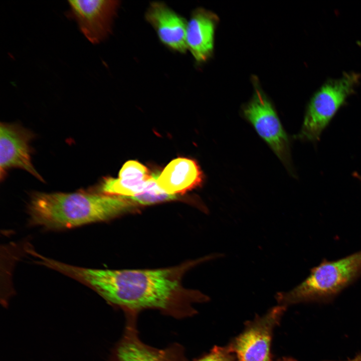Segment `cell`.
Segmentation results:
<instances>
[{
  "mask_svg": "<svg viewBox=\"0 0 361 361\" xmlns=\"http://www.w3.org/2000/svg\"><path fill=\"white\" fill-rule=\"evenodd\" d=\"M217 257L212 254L181 265L154 269L110 270L65 264L63 273L87 285L108 303L136 315L145 309H157L176 318L192 316L194 303L207 301L200 291L185 288L182 280L189 269Z\"/></svg>",
  "mask_w": 361,
  "mask_h": 361,
  "instance_id": "obj_1",
  "label": "cell"
},
{
  "mask_svg": "<svg viewBox=\"0 0 361 361\" xmlns=\"http://www.w3.org/2000/svg\"><path fill=\"white\" fill-rule=\"evenodd\" d=\"M137 206L129 199L103 194L37 193L32 197L28 212L31 224L62 230L109 221Z\"/></svg>",
  "mask_w": 361,
  "mask_h": 361,
  "instance_id": "obj_2",
  "label": "cell"
},
{
  "mask_svg": "<svg viewBox=\"0 0 361 361\" xmlns=\"http://www.w3.org/2000/svg\"><path fill=\"white\" fill-rule=\"evenodd\" d=\"M360 276L361 250L336 260L324 258L301 283L277 293L276 298L286 307L299 303H328Z\"/></svg>",
  "mask_w": 361,
  "mask_h": 361,
  "instance_id": "obj_3",
  "label": "cell"
},
{
  "mask_svg": "<svg viewBox=\"0 0 361 361\" xmlns=\"http://www.w3.org/2000/svg\"><path fill=\"white\" fill-rule=\"evenodd\" d=\"M360 76L356 72H345L330 80L315 92L307 105L299 133L295 136L301 140L316 142L347 98L355 91Z\"/></svg>",
  "mask_w": 361,
  "mask_h": 361,
  "instance_id": "obj_4",
  "label": "cell"
},
{
  "mask_svg": "<svg viewBox=\"0 0 361 361\" xmlns=\"http://www.w3.org/2000/svg\"><path fill=\"white\" fill-rule=\"evenodd\" d=\"M253 97L243 108L245 118L285 166L291 170L290 144L272 103L256 82Z\"/></svg>",
  "mask_w": 361,
  "mask_h": 361,
  "instance_id": "obj_5",
  "label": "cell"
},
{
  "mask_svg": "<svg viewBox=\"0 0 361 361\" xmlns=\"http://www.w3.org/2000/svg\"><path fill=\"white\" fill-rule=\"evenodd\" d=\"M286 309L278 305L248 322L244 331L228 346L237 361H271L273 330Z\"/></svg>",
  "mask_w": 361,
  "mask_h": 361,
  "instance_id": "obj_6",
  "label": "cell"
},
{
  "mask_svg": "<svg viewBox=\"0 0 361 361\" xmlns=\"http://www.w3.org/2000/svg\"><path fill=\"white\" fill-rule=\"evenodd\" d=\"M119 3L115 0L69 1L68 16L76 21L90 42L97 44L111 33Z\"/></svg>",
  "mask_w": 361,
  "mask_h": 361,
  "instance_id": "obj_7",
  "label": "cell"
},
{
  "mask_svg": "<svg viewBox=\"0 0 361 361\" xmlns=\"http://www.w3.org/2000/svg\"><path fill=\"white\" fill-rule=\"evenodd\" d=\"M127 316L124 334L114 348L110 361H185L179 345L157 349L142 342L136 327V316Z\"/></svg>",
  "mask_w": 361,
  "mask_h": 361,
  "instance_id": "obj_8",
  "label": "cell"
},
{
  "mask_svg": "<svg viewBox=\"0 0 361 361\" xmlns=\"http://www.w3.org/2000/svg\"><path fill=\"white\" fill-rule=\"evenodd\" d=\"M32 133L19 125L1 123L0 125V172L4 178L12 167L22 168L43 181L32 163L29 142Z\"/></svg>",
  "mask_w": 361,
  "mask_h": 361,
  "instance_id": "obj_9",
  "label": "cell"
},
{
  "mask_svg": "<svg viewBox=\"0 0 361 361\" xmlns=\"http://www.w3.org/2000/svg\"><path fill=\"white\" fill-rule=\"evenodd\" d=\"M145 16L162 44L177 52L184 53L187 51V22L183 17L159 2L151 3Z\"/></svg>",
  "mask_w": 361,
  "mask_h": 361,
  "instance_id": "obj_10",
  "label": "cell"
},
{
  "mask_svg": "<svg viewBox=\"0 0 361 361\" xmlns=\"http://www.w3.org/2000/svg\"><path fill=\"white\" fill-rule=\"evenodd\" d=\"M219 20L213 12L198 8L193 11L187 22V49L198 63L206 62L213 54L215 32Z\"/></svg>",
  "mask_w": 361,
  "mask_h": 361,
  "instance_id": "obj_11",
  "label": "cell"
},
{
  "mask_svg": "<svg viewBox=\"0 0 361 361\" xmlns=\"http://www.w3.org/2000/svg\"><path fill=\"white\" fill-rule=\"evenodd\" d=\"M203 178V172L196 161L178 157L167 165L158 175L157 183L166 193L176 196L200 187Z\"/></svg>",
  "mask_w": 361,
  "mask_h": 361,
  "instance_id": "obj_12",
  "label": "cell"
},
{
  "mask_svg": "<svg viewBox=\"0 0 361 361\" xmlns=\"http://www.w3.org/2000/svg\"><path fill=\"white\" fill-rule=\"evenodd\" d=\"M153 174L139 162L129 160L122 167L118 178H104L101 191L105 195L129 199L142 192Z\"/></svg>",
  "mask_w": 361,
  "mask_h": 361,
  "instance_id": "obj_13",
  "label": "cell"
},
{
  "mask_svg": "<svg viewBox=\"0 0 361 361\" xmlns=\"http://www.w3.org/2000/svg\"><path fill=\"white\" fill-rule=\"evenodd\" d=\"M158 175L153 173L142 192L129 200L137 205H148L175 199L176 196L168 194L159 187L157 183Z\"/></svg>",
  "mask_w": 361,
  "mask_h": 361,
  "instance_id": "obj_14",
  "label": "cell"
},
{
  "mask_svg": "<svg viewBox=\"0 0 361 361\" xmlns=\"http://www.w3.org/2000/svg\"><path fill=\"white\" fill-rule=\"evenodd\" d=\"M194 361H237V359L228 346H215L209 353Z\"/></svg>",
  "mask_w": 361,
  "mask_h": 361,
  "instance_id": "obj_15",
  "label": "cell"
},
{
  "mask_svg": "<svg viewBox=\"0 0 361 361\" xmlns=\"http://www.w3.org/2000/svg\"><path fill=\"white\" fill-rule=\"evenodd\" d=\"M324 361H361V353L357 354L352 358H348L344 360H324Z\"/></svg>",
  "mask_w": 361,
  "mask_h": 361,
  "instance_id": "obj_16",
  "label": "cell"
},
{
  "mask_svg": "<svg viewBox=\"0 0 361 361\" xmlns=\"http://www.w3.org/2000/svg\"><path fill=\"white\" fill-rule=\"evenodd\" d=\"M352 176L354 177L357 178L361 182V175L357 172H353L352 173Z\"/></svg>",
  "mask_w": 361,
  "mask_h": 361,
  "instance_id": "obj_17",
  "label": "cell"
},
{
  "mask_svg": "<svg viewBox=\"0 0 361 361\" xmlns=\"http://www.w3.org/2000/svg\"><path fill=\"white\" fill-rule=\"evenodd\" d=\"M278 361H296L294 358L291 357H284Z\"/></svg>",
  "mask_w": 361,
  "mask_h": 361,
  "instance_id": "obj_18",
  "label": "cell"
}]
</instances>
